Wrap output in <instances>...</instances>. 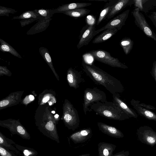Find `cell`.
Segmentation results:
<instances>
[{
  "instance_id": "60d3db41",
  "label": "cell",
  "mask_w": 156,
  "mask_h": 156,
  "mask_svg": "<svg viewBox=\"0 0 156 156\" xmlns=\"http://www.w3.org/2000/svg\"><path fill=\"white\" fill-rule=\"evenodd\" d=\"M129 154L128 151L124 150L116 153L112 156H129Z\"/></svg>"
},
{
  "instance_id": "8d00e7d4",
  "label": "cell",
  "mask_w": 156,
  "mask_h": 156,
  "mask_svg": "<svg viewBox=\"0 0 156 156\" xmlns=\"http://www.w3.org/2000/svg\"><path fill=\"white\" fill-rule=\"evenodd\" d=\"M37 20V19L31 18L21 20L20 22L21 27H23Z\"/></svg>"
},
{
  "instance_id": "9a60e30c",
  "label": "cell",
  "mask_w": 156,
  "mask_h": 156,
  "mask_svg": "<svg viewBox=\"0 0 156 156\" xmlns=\"http://www.w3.org/2000/svg\"><path fill=\"white\" fill-rule=\"evenodd\" d=\"M97 125L101 132L110 136L117 138H122L124 136L123 133L114 126L101 122H98Z\"/></svg>"
},
{
  "instance_id": "8992f818",
  "label": "cell",
  "mask_w": 156,
  "mask_h": 156,
  "mask_svg": "<svg viewBox=\"0 0 156 156\" xmlns=\"http://www.w3.org/2000/svg\"><path fill=\"white\" fill-rule=\"evenodd\" d=\"M88 53L95 60L112 67L123 69L128 68L126 65L121 62L118 58L112 57L110 54L106 51L99 49L90 51Z\"/></svg>"
},
{
  "instance_id": "b9f144b4",
  "label": "cell",
  "mask_w": 156,
  "mask_h": 156,
  "mask_svg": "<svg viewBox=\"0 0 156 156\" xmlns=\"http://www.w3.org/2000/svg\"><path fill=\"white\" fill-rule=\"evenodd\" d=\"M139 104L142 107L144 108L147 109L154 110L156 109L155 108L152 106L150 105H147L144 103H140V101H139Z\"/></svg>"
},
{
  "instance_id": "5bb4252c",
  "label": "cell",
  "mask_w": 156,
  "mask_h": 156,
  "mask_svg": "<svg viewBox=\"0 0 156 156\" xmlns=\"http://www.w3.org/2000/svg\"><path fill=\"white\" fill-rule=\"evenodd\" d=\"M39 105L48 104L51 106L57 101L56 93L51 89H45L40 93L38 97Z\"/></svg>"
},
{
  "instance_id": "2e32d148",
  "label": "cell",
  "mask_w": 156,
  "mask_h": 156,
  "mask_svg": "<svg viewBox=\"0 0 156 156\" xmlns=\"http://www.w3.org/2000/svg\"><path fill=\"white\" fill-rule=\"evenodd\" d=\"M139 101L132 99L130 101L131 105L140 116L151 120L156 121V114L153 112L142 107L139 104Z\"/></svg>"
},
{
  "instance_id": "484cf974",
  "label": "cell",
  "mask_w": 156,
  "mask_h": 156,
  "mask_svg": "<svg viewBox=\"0 0 156 156\" xmlns=\"http://www.w3.org/2000/svg\"><path fill=\"white\" fill-rule=\"evenodd\" d=\"M117 0H110L107 3L101 10L99 18L97 21L96 24L98 25L105 19L110 12L114 5Z\"/></svg>"
},
{
  "instance_id": "603a6c76",
  "label": "cell",
  "mask_w": 156,
  "mask_h": 156,
  "mask_svg": "<svg viewBox=\"0 0 156 156\" xmlns=\"http://www.w3.org/2000/svg\"><path fill=\"white\" fill-rule=\"evenodd\" d=\"M118 31L117 28L107 29L97 36L93 41L94 44H98L105 41L115 34Z\"/></svg>"
},
{
  "instance_id": "d6986e66",
  "label": "cell",
  "mask_w": 156,
  "mask_h": 156,
  "mask_svg": "<svg viewBox=\"0 0 156 156\" xmlns=\"http://www.w3.org/2000/svg\"><path fill=\"white\" fill-rule=\"evenodd\" d=\"M134 3V0H117L107 16V18L109 19L113 17L126 7L131 6Z\"/></svg>"
},
{
  "instance_id": "7a4b0ae2",
  "label": "cell",
  "mask_w": 156,
  "mask_h": 156,
  "mask_svg": "<svg viewBox=\"0 0 156 156\" xmlns=\"http://www.w3.org/2000/svg\"><path fill=\"white\" fill-rule=\"evenodd\" d=\"M82 66L84 71L95 83L102 86L112 95L124 91L121 81L102 69L83 61Z\"/></svg>"
},
{
  "instance_id": "44dd1931",
  "label": "cell",
  "mask_w": 156,
  "mask_h": 156,
  "mask_svg": "<svg viewBox=\"0 0 156 156\" xmlns=\"http://www.w3.org/2000/svg\"><path fill=\"white\" fill-rule=\"evenodd\" d=\"M116 147L112 144L100 142L98 144V156H112Z\"/></svg>"
},
{
  "instance_id": "4316f807",
  "label": "cell",
  "mask_w": 156,
  "mask_h": 156,
  "mask_svg": "<svg viewBox=\"0 0 156 156\" xmlns=\"http://www.w3.org/2000/svg\"><path fill=\"white\" fill-rule=\"evenodd\" d=\"M90 11L89 9L81 8L67 11L62 13L72 17L80 18L85 16L89 14Z\"/></svg>"
},
{
  "instance_id": "cb8c5ba5",
  "label": "cell",
  "mask_w": 156,
  "mask_h": 156,
  "mask_svg": "<svg viewBox=\"0 0 156 156\" xmlns=\"http://www.w3.org/2000/svg\"><path fill=\"white\" fill-rule=\"evenodd\" d=\"M39 52L42 57L50 68L57 80L58 81H59V79L58 75L54 69L51 58L48 49L44 47H41L39 48Z\"/></svg>"
},
{
  "instance_id": "30bf717a",
  "label": "cell",
  "mask_w": 156,
  "mask_h": 156,
  "mask_svg": "<svg viewBox=\"0 0 156 156\" xmlns=\"http://www.w3.org/2000/svg\"><path fill=\"white\" fill-rule=\"evenodd\" d=\"M130 10L127 9L117 16L109 21L104 26L95 30L94 36L98 33L107 29L115 28L119 30L125 25V22L128 17Z\"/></svg>"
},
{
  "instance_id": "9c48e42d",
  "label": "cell",
  "mask_w": 156,
  "mask_h": 156,
  "mask_svg": "<svg viewBox=\"0 0 156 156\" xmlns=\"http://www.w3.org/2000/svg\"><path fill=\"white\" fill-rule=\"evenodd\" d=\"M138 140L142 143L151 147L156 144V132L150 126H144L136 130Z\"/></svg>"
},
{
  "instance_id": "f35d334b",
  "label": "cell",
  "mask_w": 156,
  "mask_h": 156,
  "mask_svg": "<svg viewBox=\"0 0 156 156\" xmlns=\"http://www.w3.org/2000/svg\"><path fill=\"white\" fill-rule=\"evenodd\" d=\"M151 74L156 83V61H154L153 63Z\"/></svg>"
},
{
  "instance_id": "e575fe53",
  "label": "cell",
  "mask_w": 156,
  "mask_h": 156,
  "mask_svg": "<svg viewBox=\"0 0 156 156\" xmlns=\"http://www.w3.org/2000/svg\"><path fill=\"white\" fill-rule=\"evenodd\" d=\"M12 73L11 71L8 69L6 66H0V76H12Z\"/></svg>"
},
{
  "instance_id": "4dcf8cb0",
  "label": "cell",
  "mask_w": 156,
  "mask_h": 156,
  "mask_svg": "<svg viewBox=\"0 0 156 156\" xmlns=\"http://www.w3.org/2000/svg\"><path fill=\"white\" fill-rule=\"evenodd\" d=\"M31 18L37 19L39 20L42 17L34 10L25 12L19 16H14L12 19L23 20Z\"/></svg>"
},
{
  "instance_id": "7402d4cb",
  "label": "cell",
  "mask_w": 156,
  "mask_h": 156,
  "mask_svg": "<svg viewBox=\"0 0 156 156\" xmlns=\"http://www.w3.org/2000/svg\"><path fill=\"white\" fill-rule=\"evenodd\" d=\"M92 4L87 2H76L62 5L54 9L56 13H63L65 12L76 9L83 8L90 5Z\"/></svg>"
},
{
  "instance_id": "d6a6232c",
  "label": "cell",
  "mask_w": 156,
  "mask_h": 156,
  "mask_svg": "<svg viewBox=\"0 0 156 156\" xmlns=\"http://www.w3.org/2000/svg\"><path fill=\"white\" fill-rule=\"evenodd\" d=\"M17 11L14 9L1 6H0V16H9V13H14Z\"/></svg>"
},
{
  "instance_id": "4fadbf2b",
  "label": "cell",
  "mask_w": 156,
  "mask_h": 156,
  "mask_svg": "<svg viewBox=\"0 0 156 156\" xmlns=\"http://www.w3.org/2000/svg\"><path fill=\"white\" fill-rule=\"evenodd\" d=\"M92 136V129L89 127L73 133L70 135L69 138L75 144H82L88 141Z\"/></svg>"
},
{
  "instance_id": "ab89813d",
  "label": "cell",
  "mask_w": 156,
  "mask_h": 156,
  "mask_svg": "<svg viewBox=\"0 0 156 156\" xmlns=\"http://www.w3.org/2000/svg\"><path fill=\"white\" fill-rule=\"evenodd\" d=\"M144 0H134L135 6L140 10L143 9L142 4Z\"/></svg>"
},
{
  "instance_id": "836d02e7",
  "label": "cell",
  "mask_w": 156,
  "mask_h": 156,
  "mask_svg": "<svg viewBox=\"0 0 156 156\" xmlns=\"http://www.w3.org/2000/svg\"><path fill=\"white\" fill-rule=\"evenodd\" d=\"M14 151L0 145V156H17Z\"/></svg>"
},
{
  "instance_id": "e0dca14e",
  "label": "cell",
  "mask_w": 156,
  "mask_h": 156,
  "mask_svg": "<svg viewBox=\"0 0 156 156\" xmlns=\"http://www.w3.org/2000/svg\"><path fill=\"white\" fill-rule=\"evenodd\" d=\"M112 97L113 102L126 114L129 118H137V115L136 112L121 99L119 93L113 94Z\"/></svg>"
},
{
  "instance_id": "1f68e13d",
  "label": "cell",
  "mask_w": 156,
  "mask_h": 156,
  "mask_svg": "<svg viewBox=\"0 0 156 156\" xmlns=\"http://www.w3.org/2000/svg\"><path fill=\"white\" fill-rule=\"evenodd\" d=\"M34 10L42 18L46 19L51 18L53 15L55 13L54 9H39Z\"/></svg>"
},
{
  "instance_id": "ffe728a7",
  "label": "cell",
  "mask_w": 156,
  "mask_h": 156,
  "mask_svg": "<svg viewBox=\"0 0 156 156\" xmlns=\"http://www.w3.org/2000/svg\"><path fill=\"white\" fill-rule=\"evenodd\" d=\"M52 19H46L42 18L32 27L27 33V35H33L45 30L49 25Z\"/></svg>"
},
{
  "instance_id": "7bdbcfd3",
  "label": "cell",
  "mask_w": 156,
  "mask_h": 156,
  "mask_svg": "<svg viewBox=\"0 0 156 156\" xmlns=\"http://www.w3.org/2000/svg\"><path fill=\"white\" fill-rule=\"evenodd\" d=\"M78 156H90V154H83Z\"/></svg>"
},
{
  "instance_id": "6da1fadb",
  "label": "cell",
  "mask_w": 156,
  "mask_h": 156,
  "mask_svg": "<svg viewBox=\"0 0 156 156\" xmlns=\"http://www.w3.org/2000/svg\"><path fill=\"white\" fill-rule=\"evenodd\" d=\"M48 104L39 105L34 115L35 123L39 131L44 135L59 143L56 125L58 121Z\"/></svg>"
},
{
  "instance_id": "d4e9b609",
  "label": "cell",
  "mask_w": 156,
  "mask_h": 156,
  "mask_svg": "<svg viewBox=\"0 0 156 156\" xmlns=\"http://www.w3.org/2000/svg\"><path fill=\"white\" fill-rule=\"evenodd\" d=\"M16 144L12 140L6 137L5 136L0 132V145L14 151L17 155L21 156L20 152L14 146Z\"/></svg>"
},
{
  "instance_id": "f546056e",
  "label": "cell",
  "mask_w": 156,
  "mask_h": 156,
  "mask_svg": "<svg viewBox=\"0 0 156 156\" xmlns=\"http://www.w3.org/2000/svg\"><path fill=\"white\" fill-rule=\"evenodd\" d=\"M120 45L126 55H128L132 49L133 41L129 37H125L122 39Z\"/></svg>"
},
{
  "instance_id": "3957f363",
  "label": "cell",
  "mask_w": 156,
  "mask_h": 156,
  "mask_svg": "<svg viewBox=\"0 0 156 156\" xmlns=\"http://www.w3.org/2000/svg\"><path fill=\"white\" fill-rule=\"evenodd\" d=\"M93 111L96 114L107 119L118 121H123L130 118L113 102H98L90 107V111Z\"/></svg>"
},
{
  "instance_id": "ba28073f",
  "label": "cell",
  "mask_w": 156,
  "mask_h": 156,
  "mask_svg": "<svg viewBox=\"0 0 156 156\" xmlns=\"http://www.w3.org/2000/svg\"><path fill=\"white\" fill-rule=\"evenodd\" d=\"M134 19L135 25L148 37L156 41V34L147 23L144 15L138 8L134 9L132 12Z\"/></svg>"
},
{
  "instance_id": "277c9868",
  "label": "cell",
  "mask_w": 156,
  "mask_h": 156,
  "mask_svg": "<svg viewBox=\"0 0 156 156\" xmlns=\"http://www.w3.org/2000/svg\"><path fill=\"white\" fill-rule=\"evenodd\" d=\"M62 114L61 119L69 129L74 131L79 127V116L76 109L67 99H65L62 106Z\"/></svg>"
},
{
  "instance_id": "f1b7e54d",
  "label": "cell",
  "mask_w": 156,
  "mask_h": 156,
  "mask_svg": "<svg viewBox=\"0 0 156 156\" xmlns=\"http://www.w3.org/2000/svg\"><path fill=\"white\" fill-rule=\"evenodd\" d=\"M13 145L20 152L21 156H37V152L33 148L19 145L15 144Z\"/></svg>"
},
{
  "instance_id": "8fae6325",
  "label": "cell",
  "mask_w": 156,
  "mask_h": 156,
  "mask_svg": "<svg viewBox=\"0 0 156 156\" xmlns=\"http://www.w3.org/2000/svg\"><path fill=\"white\" fill-rule=\"evenodd\" d=\"M24 91L14 92L0 101V110L14 105L21 102L22 97Z\"/></svg>"
},
{
  "instance_id": "74e56055",
  "label": "cell",
  "mask_w": 156,
  "mask_h": 156,
  "mask_svg": "<svg viewBox=\"0 0 156 156\" xmlns=\"http://www.w3.org/2000/svg\"><path fill=\"white\" fill-rule=\"evenodd\" d=\"M148 17L156 28V12H152L148 16Z\"/></svg>"
},
{
  "instance_id": "83f0119b",
  "label": "cell",
  "mask_w": 156,
  "mask_h": 156,
  "mask_svg": "<svg viewBox=\"0 0 156 156\" xmlns=\"http://www.w3.org/2000/svg\"><path fill=\"white\" fill-rule=\"evenodd\" d=\"M0 50L1 51L4 52H7L17 57L22 58L17 51L5 41L0 38Z\"/></svg>"
},
{
  "instance_id": "52a82bcc",
  "label": "cell",
  "mask_w": 156,
  "mask_h": 156,
  "mask_svg": "<svg viewBox=\"0 0 156 156\" xmlns=\"http://www.w3.org/2000/svg\"><path fill=\"white\" fill-rule=\"evenodd\" d=\"M0 126L8 129L12 135L16 134L24 139H30V134L21 124L19 119H9L0 120Z\"/></svg>"
},
{
  "instance_id": "d590c367",
  "label": "cell",
  "mask_w": 156,
  "mask_h": 156,
  "mask_svg": "<svg viewBox=\"0 0 156 156\" xmlns=\"http://www.w3.org/2000/svg\"><path fill=\"white\" fill-rule=\"evenodd\" d=\"M34 99V96L32 95H29L26 96L21 101V104L27 105Z\"/></svg>"
},
{
  "instance_id": "5b68a950",
  "label": "cell",
  "mask_w": 156,
  "mask_h": 156,
  "mask_svg": "<svg viewBox=\"0 0 156 156\" xmlns=\"http://www.w3.org/2000/svg\"><path fill=\"white\" fill-rule=\"evenodd\" d=\"M106 94L103 91L96 87L87 88L84 91L83 109L86 115L90 111L89 108L94 103L98 102H105L107 101Z\"/></svg>"
},
{
  "instance_id": "ac0fdd59",
  "label": "cell",
  "mask_w": 156,
  "mask_h": 156,
  "mask_svg": "<svg viewBox=\"0 0 156 156\" xmlns=\"http://www.w3.org/2000/svg\"><path fill=\"white\" fill-rule=\"evenodd\" d=\"M95 26L94 24L89 25L87 28L82 34L77 45L79 49L83 46L88 44L94 36Z\"/></svg>"
},
{
  "instance_id": "7c38bea8",
  "label": "cell",
  "mask_w": 156,
  "mask_h": 156,
  "mask_svg": "<svg viewBox=\"0 0 156 156\" xmlns=\"http://www.w3.org/2000/svg\"><path fill=\"white\" fill-rule=\"evenodd\" d=\"M66 80L69 86L76 89L78 88L80 84L85 81L81 73L72 67L69 68L67 71Z\"/></svg>"
}]
</instances>
